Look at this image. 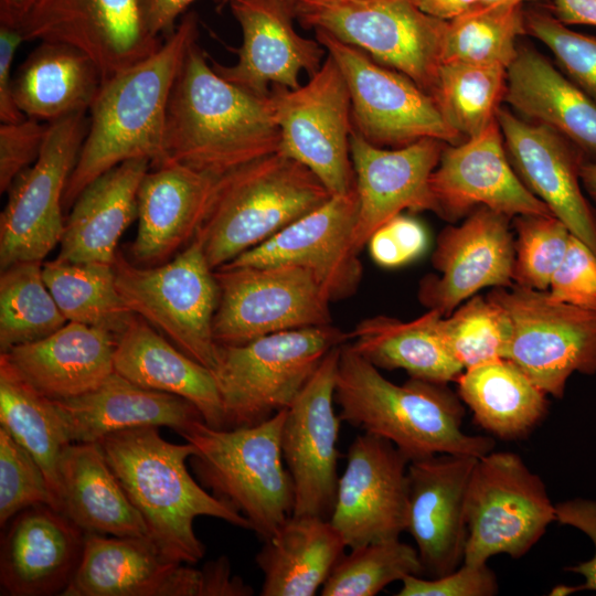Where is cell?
<instances>
[{"label": "cell", "mask_w": 596, "mask_h": 596, "mask_svg": "<svg viewBox=\"0 0 596 596\" xmlns=\"http://www.w3.org/2000/svg\"><path fill=\"white\" fill-rule=\"evenodd\" d=\"M198 25L194 13L185 14L157 52L102 82L66 183L64 209L72 206L95 179L125 161L147 159L151 168L169 161V99L187 51L198 39Z\"/></svg>", "instance_id": "6da1fadb"}, {"label": "cell", "mask_w": 596, "mask_h": 596, "mask_svg": "<svg viewBox=\"0 0 596 596\" xmlns=\"http://www.w3.org/2000/svg\"><path fill=\"white\" fill-rule=\"evenodd\" d=\"M280 142L269 95L259 96L226 81L194 41L169 99V161L220 178L279 152Z\"/></svg>", "instance_id": "7a4b0ae2"}, {"label": "cell", "mask_w": 596, "mask_h": 596, "mask_svg": "<svg viewBox=\"0 0 596 596\" xmlns=\"http://www.w3.org/2000/svg\"><path fill=\"white\" fill-rule=\"evenodd\" d=\"M460 401L444 383L411 377L395 384L349 342L341 345L334 387L341 422L391 441L408 461L493 450V438L464 432Z\"/></svg>", "instance_id": "3957f363"}, {"label": "cell", "mask_w": 596, "mask_h": 596, "mask_svg": "<svg viewBox=\"0 0 596 596\" xmlns=\"http://www.w3.org/2000/svg\"><path fill=\"white\" fill-rule=\"evenodd\" d=\"M98 445L128 498L142 515L149 538L168 557L198 563L205 553L194 533L198 517L221 519L251 530L248 520L207 492L190 475L187 461L196 451L192 443L173 444L157 426L115 432Z\"/></svg>", "instance_id": "277c9868"}, {"label": "cell", "mask_w": 596, "mask_h": 596, "mask_svg": "<svg viewBox=\"0 0 596 596\" xmlns=\"http://www.w3.org/2000/svg\"><path fill=\"white\" fill-rule=\"evenodd\" d=\"M331 196L306 166L276 152L216 179L195 236L215 270Z\"/></svg>", "instance_id": "5b68a950"}, {"label": "cell", "mask_w": 596, "mask_h": 596, "mask_svg": "<svg viewBox=\"0 0 596 596\" xmlns=\"http://www.w3.org/2000/svg\"><path fill=\"white\" fill-rule=\"evenodd\" d=\"M286 411L260 424L231 429L199 421L179 434L196 448L190 465L200 483L243 514L263 541L294 511V481L281 450Z\"/></svg>", "instance_id": "8992f818"}, {"label": "cell", "mask_w": 596, "mask_h": 596, "mask_svg": "<svg viewBox=\"0 0 596 596\" xmlns=\"http://www.w3.org/2000/svg\"><path fill=\"white\" fill-rule=\"evenodd\" d=\"M349 340L332 324L267 334L238 345L217 344L212 370L224 429L260 424L294 403L327 353Z\"/></svg>", "instance_id": "52a82bcc"}, {"label": "cell", "mask_w": 596, "mask_h": 596, "mask_svg": "<svg viewBox=\"0 0 596 596\" xmlns=\"http://www.w3.org/2000/svg\"><path fill=\"white\" fill-rule=\"evenodd\" d=\"M118 291L128 309L145 319L182 352L213 370L217 343L213 320L219 286L200 240L167 263L140 266L118 252L114 262Z\"/></svg>", "instance_id": "ba28073f"}, {"label": "cell", "mask_w": 596, "mask_h": 596, "mask_svg": "<svg viewBox=\"0 0 596 596\" xmlns=\"http://www.w3.org/2000/svg\"><path fill=\"white\" fill-rule=\"evenodd\" d=\"M296 18L361 49L433 94L448 21L413 0H294Z\"/></svg>", "instance_id": "9c48e42d"}, {"label": "cell", "mask_w": 596, "mask_h": 596, "mask_svg": "<svg viewBox=\"0 0 596 596\" xmlns=\"http://www.w3.org/2000/svg\"><path fill=\"white\" fill-rule=\"evenodd\" d=\"M554 521L555 504L540 476L519 455L491 450L477 459L469 482L464 562L520 558Z\"/></svg>", "instance_id": "30bf717a"}, {"label": "cell", "mask_w": 596, "mask_h": 596, "mask_svg": "<svg viewBox=\"0 0 596 596\" xmlns=\"http://www.w3.org/2000/svg\"><path fill=\"white\" fill-rule=\"evenodd\" d=\"M487 298L511 321L505 359L547 395L562 398L573 373H596V311L515 284L492 288Z\"/></svg>", "instance_id": "8fae6325"}, {"label": "cell", "mask_w": 596, "mask_h": 596, "mask_svg": "<svg viewBox=\"0 0 596 596\" xmlns=\"http://www.w3.org/2000/svg\"><path fill=\"white\" fill-rule=\"evenodd\" d=\"M219 304L213 336L220 345L331 324V302L306 269L296 265L231 266L214 270Z\"/></svg>", "instance_id": "7c38bea8"}, {"label": "cell", "mask_w": 596, "mask_h": 596, "mask_svg": "<svg viewBox=\"0 0 596 596\" xmlns=\"http://www.w3.org/2000/svg\"><path fill=\"white\" fill-rule=\"evenodd\" d=\"M315 32L345 79L353 129L364 139L383 148H400L424 138L461 142L434 97L414 81L323 30Z\"/></svg>", "instance_id": "4fadbf2b"}, {"label": "cell", "mask_w": 596, "mask_h": 596, "mask_svg": "<svg viewBox=\"0 0 596 596\" xmlns=\"http://www.w3.org/2000/svg\"><path fill=\"white\" fill-rule=\"evenodd\" d=\"M269 99L280 130L279 152L306 166L332 195L351 190V98L332 56L327 53L305 85L272 86Z\"/></svg>", "instance_id": "5bb4252c"}, {"label": "cell", "mask_w": 596, "mask_h": 596, "mask_svg": "<svg viewBox=\"0 0 596 596\" xmlns=\"http://www.w3.org/2000/svg\"><path fill=\"white\" fill-rule=\"evenodd\" d=\"M89 119L77 113L49 124L38 159L8 189L0 215V268L43 262L60 244L65 220L63 196Z\"/></svg>", "instance_id": "9a60e30c"}, {"label": "cell", "mask_w": 596, "mask_h": 596, "mask_svg": "<svg viewBox=\"0 0 596 596\" xmlns=\"http://www.w3.org/2000/svg\"><path fill=\"white\" fill-rule=\"evenodd\" d=\"M24 41L56 42L87 55L102 82L157 52L140 0H36L18 24Z\"/></svg>", "instance_id": "2e32d148"}, {"label": "cell", "mask_w": 596, "mask_h": 596, "mask_svg": "<svg viewBox=\"0 0 596 596\" xmlns=\"http://www.w3.org/2000/svg\"><path fill=\"white\" fill-rule=\"evenodd\" d=\"M341 345L327 353L286 411L281 450L294 481V515L330 520L334 507L341 419L333 402Z\"/></svg>", "instance_id": "e0dca14e"}, {"label": "cell", "mask_w": 596, "mask_h": 596, "mask_svg": "<svg viewBox=\"0 0 596 596\" xmlns=\"http://www.w3.org/2000/svg\"><path fill=\"white\" fill-rule=\"evenodd\" d=\"M356 217L354 185L225 265H296L315 277L330 301L350 298L363 275L353 241Z\"/></svg>", "instance_id": "ac0fdd59"}, {"label": "cell", "mask_w": 596, "mask_h": 596, "mask_svg": "<svg viewBox=\"0 0 596 596\" xmlns=\"http://www.w3.org/2000/svg\"><path fill=\"white\" fill-rule=\"evenodd\" d=\"M408 464L382 437L364 433L354 438L330 517L347 547L398 539L406 531Z\"/></svg>", "instance_id": "d6986e66"}, {"label": "cell", "mask_w": 596, "mask_h": 596, "mask_svg": "<svg viewBox=\"0 0 596 596\" xmlns=\"http://www.w3.org/2000/svg\"><path fill=\"white\" fill-rule=\"evenodd\" d=\"M513 236L511 219L485 206L476 207L459 225L445 227L432 256L439 275L421 280L419 301L449 316L482 288L511 286Z\"/></svg>", "instance_id": "ffe728a7"}, {"label": "cell", "mask_w": 596, "mask_h": 596, "mask_svg": "<svg viewBox=\"0 0 596 596\" xmlns=\"http://www.w3.org/2000/svg\"><path fill=\"white\" fill-rule=\"evenodd\" d=\"M429 187L436 214L449 222L479 206L511 220L522 214L553 215L512 168L497 118L479 135L445 146Z\"/></svg>", "instance_id": "44dd1931"}, {"label": "cell", "mask_w": 596, "mask_h": 596, "mask_svg": "<svg viewBox=\"0 0 596 596\" xmlns=\"http://www.w3.org/2000/svg\"><path fill=\"white\" fill-rule=\"evenodd\" d=\"M497 120L504 148L525 188L596 254V214L583 194L581 170L587 159L554 129L528 121L504 107Z\"/></svg>", "instance_id": "7402d4cb"}, {"label": "cell", "mask_w": 596, "mask_h": 596, "mask_svg": "<svg viewBox=\"0 0 596 596\" xmlns=\"http://www.w3.org/2000/svg\"><path fill=\"white\" fill-rule=\"evenodd\" d=\"M478 458L441 454L407 466L406 531L429 578L451 573L464 562L467 494Z\"/></svg>", "instance_id": "603a6c76"}, {"label": "cell", "mask_w": 596, "mask_h": 596, "mask_svg": "<svg viewBox=\"0 0 596 596\" xmlns=\"http://www.w3.org/2000/svg\"><path fill=\"white\" fill-rule=\"evenodd\" d=\"M228 4L243 36L235 50L237 62L225 66L210 58L226 81L268 96L269 84L297 88L302 72L310 77L320 68L327 51L317 39L295 30L294 0H230Z\"/></svg>", "instance_id": "cb8c5ba5"}, {"label": "cell", "mask_w": 596, "mask_h": 596, "mask_svg": "<svg viewBox=\"0 0 596 596\" xmlns=\"http://www.w3.org/2000/svg\"><path fill=\"white\" fill-rule=\"evenodd\" d=\"M63 596H210L205 566L164 555L150 538L85 533L79 564Z\"/></svg>", "instance_id": "d4e9b609"}, {"label": "cell", "mask_w": 596, "mask_h": 596, "mask_svg": "<svg viewBox=\"0 0 596 596\" xmlns=\"http://www.w3.org/2000/svg\"><path fill=\"white\" fill-rule=\"evenodd\" d=\"M446 145L424 138L400 148H383L352 130L350 152L358 194L353 241L360 253L380 226L404 210L436 213L429 179Z\"/></svg>", "instance_id": "484cf974"}, {"label": "cell", "mask_w": 596, "mask_h": 596, "mask_svg": "<svg viewBox=\"0 0 596 596\" xmlns=\"http://www.w3.org/2000/svg\"><path fill=\"white\" fill-rule=\"evenodd\" d=\"M1 536V595H62L79 564L85 532L50 504L14 515Z\"/></svg>", "instance_id": "4316f807"}, {"label": "cell", "mask_w": 596, "mask_h": 596, "mask_svg": "<svg viewBox=\"0 0 596 596\" xmlns=\"http://www.w3.org/2000/svg\"><path fill=\"white\" fill-rule=\"evenodd\" d=\"M216 179L174 161L150 168L138 190V228L130 247L135 264L161 265L193 241Z\"/></svg>", "instance_id": "83f0119b"}, {"label": "cell", "mask_w": 596, "mask_h": 596, "mask_svg": "<svg viewBox=\"0 0 596 596\" xmlns=\"http://www.w3.org/2000/svg\"><path fill=\"white\" fill-rule=\"evenodd\" d=\"M72 443H97L129 428L167 426L178 434L204 421L188 400L139 386L115 371L97 387L56 401Z\"/></svg>", "instance_id": "f1b7e54d"}, {"label": "cell", "mask_w": 596, "mask_h": 596, "mask_svg": "<svg viewBox=\"0 0 596 596\" xmlns=\"http://www.w3.org/2000/svg\"><path fill=\"white\" fill-rule=\"evenodd\" d=\"M117 337L67 321L52 334L0 353L45 396L67 400L97 387L114 370Z\"/></svg>", "instance_id": "f546056e"}, {"label": "cell", "mask_w": 596, "mask_h": 596, "mask_svg": "<svg viewBox=\"0 0 596 596\" xmlns=\"http://www.w3.org/2000/svg\"><path fill=\"white\" fill-rule=\"evenodd\" d=\"M114 370L139 386L188 400L206 425L224 429L223 404L212 370L182 352L137 315L117 337Z\"/></svg>", "instance_id": "4dcf8cb0"}, {"label": "cell", "mask_w": 596, "mask_h": 596, "mask_svg": "<svg viewBox=\"0 0 596 596\" xmlns=\"http://www.w3.org/2000/svg\"><path fill=\"white\" fill-rule=\"evenodd\" d=\"M150 168L147 159L128 160L88 184L65 220L56 259L114 265L118 242L137 219L138 190Z\"/></svg>", "instance_id": "1f68e13d"}, {"label": "cell", "mask_w": 596, "mask_h": 596, "mask_svg": "<svg viewBox=\"0 0 596 596\" xmlns=\"http://www.w3.org/2000/svg\"><path fill=\"white\" fill-rule=\"evenodd\" d=\"M503 100L519 117L554 129L596 161V104L540 52L518 47Z\"/></svg>", "instance_id": "d6a6232c"}, {"label": "cell", "mask_w": 596, "mask_h": 596, "mask_svg": "<svg viewBox=\"0 0 596 596\" xmlns=\"http://www.w3.org/2000/svg\"><path fill=\"white\" fill-rule=\"evenodd\" d=\"M58 511L85 533L149 538L98 443H72L58 462Z\"/></svg>", "instance_id": "836d02e7"}, {"label": "cell", "mask_w": 596, "mask_h": 596, "mask_svg": "<svg viewBox=\"0 0 596 596\" xmlns=\"http://www.w3.org/2000/svg\"><path fill=\"white\" fill-rule=\"evenodd\" d=\"M345 547L330 520L291 514L255 556L264 574L260 595H316Z\"/></svg>", "instance_id": "e575fe53"}, {"label": "cell", "mask_w": 596, "mask_h": 596, "mask_svg": "<svg viewBox=\"0 0 596 596\" xmlns=\"http://www.w3.org/2000/svg\"><path fill=\"white\" fill-rule=\"evenodd\" d=\"M100 85L98 67L83 52L41 42L13 76V98L25 117L50 124L89 110Z\"/></svg>", "instance_id": "d590c367"}, {"label": "cell", "mask_w": 596, "mask_h": 596, "mask_svg": "<svg viewBox=\"0 0 596 596\" xmlns=\"http://www.w3.org/2000/svg\"><path fill=\"white\" fill-rule=\"evenodd\" d=\"M441 317L428 309L411 321L382 315L365 318L349 332V343L377 369H401L413 379L448 384L464 368L441 337Z\"/></svg>", "instance_id": "8d00e7d4"}, {"label": "cell", "mask_w": 596, "mask_h": 596, "mask_svg": "<svg viewBox=\"0 0 596 596\" xmlns=\"http://www.w3.org/2000/svg\"><path fill=\"white\" fill-rule=\"evenodd\" d=\"M456 381L477 423L501 439L526 436L547 414V394L510 360L466 369Z\"/></svg>", "instance_id": "74e56055"}, {"label": "cell", "mask_w": 596, "mask_h": 596, "mask_svg": "<svg viewBox=\"0 0 596 596\" xmlns=\"http://www.w3.org/2000/svg\"><path fill=\"white\" fill-rule=\"evenodd\" d=\"M0 427L43 469L58 510V462L72 444L55 400L31 385L0 355Z\"/></svg>", "instance_id": "f35d334b"}, {"label": "cell", "mask_w": 596, "mask_h": 596, "mask_svg": "<svg viewBox=\"0 0 596 596\" xmlns=\"http://www.w3.org/2000/svg\"><path fill=\"white\" fill-rule=\"evenodd\" d=\"M42 275L70 322L95 327L118 337L135 315L118 291L114 265L55 258L42 264Z\"/></svg>", "instance_id": "ab89813d"}, {"label": "cell", "mask_w": 596, "mask_h": 596, "mask_svg": "<svg viewBox=\"0 0 596 596\" xmlns=\"http://www.w3.org/2000/svg\"><path fill=\"white\" fill-rule=\"evenodd\" d=\"M42 262L13 264L0 275V353L43 339L67 320L42 275Z\"/></svg>", "instance_id": "60d3db41"}, {"label": "cell", "mask_w": 596, "mask_h": 596, "mask_svg": "<svg viewBox=\"0 0 596 596\" xmlns=\"http://www.w3.org/2000/svg\"><path fill=\"white\" fill-rule=\"evenodd\" d=\"M505 83L502 66L446 62L438 68L432 96L448 125L468 139L497 118Z\"/></svg>", "instance_id": "b9f144b4"}, {"label": "cell", "mask_w": 596, "mask_h": 596, "mask_svg": "<svg viewBox=\"0 0 596 596\" xmlns=\"http://www.w3.org/2000/svg\"><path fill=\"white\" fill-rule=\"evenodd\" d=\"M526 33L522 3L479 6L447 23L441 63L462 62L508 68L517 39Z\"/></svg>", "instance_id": "7bdbcfd3"}, {"label": "cell", "mask_w": 596, "mask_h": 596, "mask_svg": "<svg viewBox=\"0 0 596 596\" xmlns=\"http://www.w3.org/2000/svg\"><path fill=\"white\" fill-rule=\"evenodd\" d=\"M416 547L398 539L352 547L332 568L321 588L322 596H374L406 576H423Z\"/></svg>", "instance_id": "ee69618b"}, {"label": "cell", "mask_w": 596, "mask_h": 596, "mask_svg": "<svg viewBox=\"0 0 596 596\" xmlns=\"http://www.w3.org/2000/svg\"><path fill=\"white\" fill-rule=\"evenodd\" d=\"M441 337L464 370L505 359L511 321L496 302L475 295L439 321Z\"/></svg>", "instance_id": "f6af8a7d"}, {"label": "cell", "mask_w": 596, "mask_h": 596, "mask_svg": "<svg viewBox=\"0 0 596 596\" xmlns=\"http://www.w3.org/2000/svg\"><path fill=\"white\" fill-rule=\"evenodd\" d=\"M514 228L513 284L546 291L571 237L554 215L522 214L511 220Z\"/></svg>", "instance_id": "bcb514c9"}, {"label": "cell", "mask_w": 596, "mask_h": 596, "mask_svg": "<svg viewBox=\"0 0 596 596\" xmlns=\"http://www.w3.org/2000/svg\"><path fill=\"white\" fill-rule=\"evenodd\" d=\"M525 32L552 52L558 68L596 104V35L577 32L550 10H524Z\"/></svg>", "instance_id": "7dc6e473"}, {"label": "cell", "mask_w": 596, "mask_h": 596, "mask_svg": "<svg viewBox=\"0 0 596 596\" xmlns=\"http://www.w3.org/2000/svg\"><path fill=\"white\" fill-rule=\"evenodd\" d=\"M36 504L57 510L46 476L32 455L0 427V524Z\"/></svg>", "instance_id": "c3c4849f"}, {"label": "cell", "mask_w": 596, "mask_h": 596, "mask_svg": "<svg viewBox=\"0 0 596 596\" xmlns=\"http://www.w3.org/2000/svg\"><path fill=\"white\" fill-rule=\"evenodd\" d=\"M546 295L552 301L596 311V254L574 235Z\"/></svg>", "instance_id": "681fc988"}, {"label": "cell", "mask_w": 596, "mask_h": 596, "mask_svg": "<svg viewBox=\"0 0 596 596\" xmlns=\"http://www.w3.org/2000/svg\"><path fill=\"white\" fill-rule=\"evenodd\" d=\"M366 245L375 264L396 268L416 260L426 252L428 235L419 221L401 213L380 226Z\"/></svg>", "instance_id": "f907efd6"}, {"label": "cell", "mask_w": 596, "mask_h": 596, "mask_svg": "<svg viewBox=\"0 0 596 596\" xmlns=\"http://www.w3.org/2000/svg\"><path fill=\"white\" fill-rule=\"evenodd\" d=\"M499 585L487 563H466L451 573L426 578L409 575L403 578L397 596H493Z\"/></svg>", "instance_id": "816d5d0a"}, {"label": "cell", "mask_w": 596, "mask_h": 596, "mask_svg": "<svg viewBox=\"0 0 596 596\" xmlns=\"http://www.w3.org/2000/svg\"><path fill=\"white\" fill-rule=\"evenodd\" d=\"M49 129L47 123L24 118L0 125V192L39 157Z\"/></svg>", "instance_id": "f5cc1de1"}, {"label": "cell", "mask_w": 596, "mask_h": 596, "mask_svg": "<svg viewBox=\"0 0 596 596\" xmlns=\"http://www.w3.org/2000/svg\"><path fill=\"white\" fill-rule=\"evenodd\" d=\"M555 515L556 522L579 530L593 542L594 556L588 561L570 566L567 570L584 578V584L576 587L577 592H596V501L577 498L556 503Z\"/></svg>", "instance_id": "db71d44e"}, {"label": "cell", "mask_w": 596, "mask_h": 596, "mask_svg": "<svg viewBox=\"0 0 596 596\" xmlns=\"http://www.w3.org/2000/svg\"><path fill=\"white\" fill-rule=\"evenodd\" d=\"M24 42L19 28L0 22V120L18 123L26 118L13 98L12 65L15 52Z\"/></svg>", "instance_id": "11a10c76"}, {"label": "cell", "mask_w": 596, "mask_h": 596, "mask_svg": "<svg viewBox=\"0 0 596 596\" xmlns=\"http://www.w3.org/2000/svg\"><path fill=\"white\" fill-rule=\"evenodd\" d=\"M195 0H140L142 15L149 32L159 38L160 34H171L175 20ZM221 4L228 0H215Z\"/></svg>", "instance_id": "9f6ffc18"}, {"label": "cell", "mask_w": 596, "mask_h": 596, "mask_svg": "<svg viewBox=\"0 0 596 596\" xmlns=\"http://www.w3.org/2000/svg\"><path fill=\"white\" fill-rule=\"evenodd\" d=\"M549 10L570 26H596V0H552Z\"/></svg>", "instance_id": "6f0895ef"}, {"label": "cell", "mask_w": 596, "mask_h": 596, "mask_svg": "<svg viewBox=\"0 0 596 596\" xmlns=\"http://www.w3.org/2000/svg\"><path fill=\"white\" fill-rule=\"evenodd\" d=\"M426 14L450 21L479 7V0H413Z\"/></svg>", "instance_id": "680465c9"}, {"label": "cell", "mask_w": 596, "mask_h": 596, "mask_svg": "<svg viewBox=\"0 0 596 596\" xmlns=\"http://www.w3.org/2000/svg\"><path fill=\"white\" fill-rule=\"evenodd\" d=\"M36 0H0V22L18 24Z\"/></svg>", "instance_id": "91938a15"}, {"label": "cell", "mask_w": 596, "mask_h": 596, "mask_svg": "<svg viewBox=\"0 0 596 596\" xmlns=\"http://www.w3.org/2000/svg\"><path fill=\"white\" fill-rule=\"evenodd\" d=\"M582 185L596 202V161L586 160L581 170Z\"/></svg>", "instance_id": "94428289"}, {"label": "cell", "mask_w": 596, "mask_h": 596, "mask_svg": "<svg viewBox=\"0 0 596 596\" xmlns=\"http://www.w3.org/2000/svg\"><path fill=\"white\" fill-rule=\"evenodd\" d=\"M530 1H545V0H479V6L489 7V6H499V4H515L524 3Z\"/></svg>", "instance_id": "6125c7cd"}, {"label": "cell", "mask_w": 596, "mask_h": 596, "mask_svg": "<svg viewBox=\"0 0 596 596\" xmlns=\"http://www.w3.org/2000/svg\"><path fill=\"white\" fill-rule=\"evenodd\" d=\"M230 1V0H228Z\"/></svg>", "instance_id": "be15d7a7"}]
</instances>
